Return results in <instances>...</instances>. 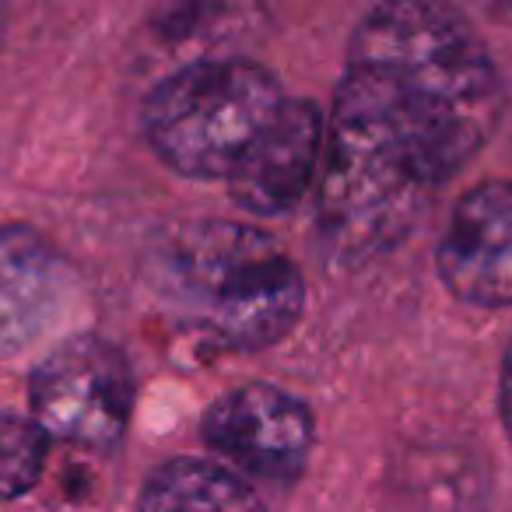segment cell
<instances>
[{
	"label": "cell",
	"instance_id": "7",
	"mask_svg": "<svg viewBox=\"0 0 512 512\" xmlns=\"http://www.w3.org/2000/svg\"><path fill=\"white\" fill-rule=\"evenodd\" d=\"M327 148V123L316 102L288 99L256 148L228 176L235 204L274 218L299 204L313 186Z\"/></svg>",
	"mask_w": 512,
	"mask_h": 512
},
{
	"label": "cell",
	"instance_id": "9",
	"mask_svg": "<svg viewBox=\"0 0 512 512\" xmlns=\"http://www.w3.org/2000/svg\"><path fill=\"white\" fill-rule=\"evenodd\" d=\"M141 512H264V505L239 474L183 456L148 477Z\"/></svg>",
	"mask_w": 512,
	"mask_h": 512
},
{
	"label": "cell",
	"instance_id": "2",
	"mask_svg": "<svg viewBox=\"0 0 512 512\" xmlns=\"http://www.w3.org/2000/svg\"><path fill=\"white\" fill-rule=\"evenodd\" d=\"M155 278L179 320L235 351L278 344L306 306V281L278 239L221 218L172 232Z\"/></svg>",
	"mask_w": 512,
	"mask_h": 512
},
{
	"label": "cell",
	"instance_id": "3",
	"mask_svg": "<svg viewBox=\"0 0 512 512\" xmlns=\"http://www.w3.org/2000/svg\"><path fill=\"white\" fill-rule=\"evenodd\" d=\"M281 85L253 60H197L144 102V137L169 169L228 179L285 106Z\"/></svg>",
	"mask_w": 512,
	"mask_h": 512
},
{
	"label": "cell",
	"instance_id": "11",
	"mask_svg": "<svg viewBox=\"0 0 512 512\" xmlns=\"http://www.w3.org/2000/svg\"><path fill=\"white\" fill-rule=\"evenodd\" d=\"M502 421H505V432L512 439V344L505 351V362H502Z\"/></svg>",
	"mask_w": 512,
	"mask_h": 512
},
{
	"label": "cell",
	"instance_id": "6",
	"mask_svg": "<svg viewBox=\"0 0 512 512\" xmlns=\"http://www.w3.org/2000/svg\"><path fill=\"white\" fill-rule=\"evenodd\" d=\"M439 278L467 306H512V179L460 197L439 239Z\"/></svg>",
	"mask_w": 512,
	"mask_h": 512
},
{
	"label": "cell",
	"instance_id": "8",
	"mask_svg": "<svg viewBox=\"0 0 512 512\" xmlns=\"http://www.w3.org/2000/svg\"><path fill=\"white\" fill-rule=\"evenodd\" d=\"M67 288L60 253L29 225H0V358H15L57 320Z\"/></svg>",
	"mask_w": 512,
	"mask_h": 512
},
{
	"label": "cell",
	"instance_id": "10",
	"mask_svg": "<svg viewBox=\"0 0 512 512\" xmlns=\"http://www.w3.org/2000/svg\"><path fill=\"white\" fill-rule=\"evenodd\" d=\"M50 456V435L36 418L0 414V498H22L36 488Z\"/></svg>",
	"mask_w": 512,
	"mask_h": 512
},
{
	"label": "cell",
	"instance_id": "4",
	"mask_svg": "<svg viewBox=\"0 0 512 512\" xmlns=\"http://www.w3.org/2000/svg\"><path fill=\"white\" fill-rule=\"evenodd\" d=\"M32 418L50 439L81 449H109L127 432L134 376L116 344L78 334L39 362L29 383Z\"/></svg>",
	"mask_w": 512,
	"mask_h": 512
},
{
	"label": "cell",
	"instance_id": "1",
	"mask_svg": "<svg viewBox=\"0 0 512 512\" xmlns=\"http://www.w3.org/2000/svg\"><path fill=\"white\" fill-rule=\"evenodd\" d=\"M502 78L460 11L372 8L348 46L320 165V235L358 267L411 235L432 197L488 144Z\"/></svg>",
	"mask_w": 512,
	"mask_h": 512
},
{
	"label": "cell",
	"instance_id": "5",
	"mask_svg": "<svg viewBox=\"0 0 512 512\" xmlns=\"http://www.w3.org/2000/svg\"><path fill=\"white\" fill-rule=\"evenodd\" d=\"M204 442L242 474L295 481L313 453V414L278 386H235L207 411Z\"/></svg>",
	"mask_w": 512,
	"mask_h": 512
},
{
	"label": "cell",
	"instance_id": "12",
	"mask_svg": "<svg viewBox=\"0 0 512 512\" xmlns=\"http://www.w3.org/2000/svg\"><path fill=\"white\" fill-rule=\"evenodd\" d=\"M4 32H8V11L0 4V43H4Z\"/></svg>",
	"mask_w": 512,
	"mask_h": 512
}]
</instances>
